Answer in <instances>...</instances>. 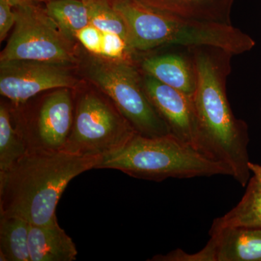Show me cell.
<instances>
[{
	"label": "cell",
	"instance_id": "cell-11",
	"mask_svg": "<svg viewBox=\"0 0 261 261\" xmlns=\"http://www.w3.org/2000/svg\"><path fill=\"white\" fill-rule=\"evenodd\" d=\"M142 75L146 93L167 123L171 135L196 149V121L192 98L151 75Z\"/></svg>",
	"mask_w": 261,
	"mask_h": 261
},
{
	"label": "cell",
	"instance_id": "cell-15",
	"mask_svg": "<svg viewBox=\"0 0 261 261\" xmlns=\"http://www.w3.org/2000/svg\"><path fill=\"white\" fill-rule=\"evenodd\" d=\"M246 187V192L238 205L214 220L209 234L225 228L261 229V181L253 176Z\"/></svg>",
	"mask_w": 261,
	"mask_h": 261
},
{
	"label": "cell",
	"instance_id": "cell-2",
	"mask_svg": "<svg viewBox=\"0 0 261 261\" xmlns=\"http://www.w3.org/2000/svg\"><path fill=\"white\" fill-rule=\"evenodd\" d=\"M102 159L64 149L28 151L0 172V216H17L32 225L54 222L57 205L70 181L96 169Z\"/></svg>",
	"mask_w": 261,
	"mask_h": 261
},
{
	"label": "cell",
	"instance_id": "cell-8",
	"mask_svg": "<svg viewBox=\"0 0 261 261\" xmlns=\"http://www.w3.org/2000/svg\"><path fill=\"white\" fill-rule=\"evenodd\" d=\"M10 108L15 128L28 151H59L69 137L74 102L69 88L57 89L34 108L23 104Z\"/></svg>",
	"mask_w": 261,
	"mask_h": 261
},
{
	"label": "cell",
	"instance_id": "cell-23",
	"mask_svg": "<svg viewBox=\"0 0 261 261\" xmlns=\"http://www.w3.org/2000/svg\"><path fill=\"white\" fill-rule=\"evenodd\" d=\"M249 167H250V171L253 173L254 176L261 181V166L250 162Z\"/></svg>",
	"mask_w": 261,
	"mask_h": 261
},
{
	"label": "cell",
	"instance_id": "cell-7",
	"mask_svg": "<svg viewBox=\"0 0 261 261\" xmlns=\"http://www.w3.org/2000/svg\"><path fill=\"white\" fill-rule=\"evenodd\" d=\"M39 3L13 8L14 30L0 61L31 60L73 65L79 61L75 42L65 35Z\"/></svg>",
	"mask_w": 261,
	"mask_h": 261
},
{
	"label": "cell",
	"instance_id": "cell-16",
	"mask_svg": "<svg viewBox=\"0 0 261 261\" xmlns=\"http://www.w3.org/2000/svg\"><path fill=\"white\" fill-rule=\"evenodd\" d=\"M30 226V223L22 218L0 216V260L31 261Z\"/></svg>",
	"mask_w": 261,
	"mask_h": 261
},
{
	"label": "cell",
	"instance_id": "cell-19",
	"mask_svg": "<svg viewBox=\"0 0 261 261\" xmlns=\"http://www.w3.org/2000/svg\"><path fill=\"white\" fill-rule=\"evenodd\" d=\"M85 1L88 7L91 25L103 32L120 36L128 45V32L126 22L113 7L111 0Z\"/></svg>",
	"mask_w": 261,
	"mask_h": 261
},
{
	"label": "cell",
	"instance_id": "cell-4",
	"mask_svg": "<svg viewBox=\"0 0 261 261\" xmlns=\"http://www.w3.org/2000/svg\"><path fill=\"white\" fill-rule=\"evenodd\" d=\"M96 169L118 170L140 179L230 176L223 165L207 159L173 135L148 137L135 134L123 148L103 158Z\"/></svg>",
	"mask_w": 261,
	"mask_h": 261
},
{
	"label": "cell",
	"instance_id": "cell-17",
	"mask_svg": "<svg viewBox=\"0 0 261 261\" xmlns=\"http://www.w3.org/2000/svg\"><path fill=\"white\" fill-rule=\"evenodd\" d=\"M44 3L48 14L72 41L76 42L77 33L90 24L85 0H49Z\"/></svg>",
	"mask_w": 261,
	"mask_h": 261
},
{
	"label": "cell",
	"instance_id": "cell-1",
	"mask_svg": "<svg viewBox=\"0 0 261 261\" xmlns=\"http://www.w3.org/2000/svg\"><path fill=\"white\" fill-rule=\"evenodd\" d=\"M197 73L192 98L196 121L195 148L223 165L242 187L250 177L248 126L232 112L226 81L233 55L212 46L192 47Z\"/></svg>",
	"mask_w": 261,
	"mask_h": 261
},
{
	"label": "cell",
	"instance_id": "cell-18",
	"mask_svg": "<svg viewBox=\"0 0 261 261\" xmlns=\"http://www.w3.org/2000/svg\"><path fill=\"white\" fill-rule=\"evenodd\" d=\"M28 152L15 128L9 106L0 105V172L6 171Z\"/></svg>",
	"mask_w": 261,
	"mask_h": 261
},
{
	"label": "cell",
	"instance_id": "cell-3",
	"mask_svg": "<svg viewBox=\"0 0 261 261\" xmlns=\"http://www.w3.org/2000/svg\"><path fill=\"white\" fill-rule=\"evenodd\" d=\"M124 19L128 46L134 53L163 46H212L233 56L251 50L255 42L232 24L210 23L178 18L149 8L137 0H112Z\"/></svg>",
	"mask_w": 261,
	"mask_h": 261
},
{
	"label": "cell",
	"instance_id": "cell-24",
	"mask_svg": "<svg viewBox=\"0 0 261 261\" xmlns=\"http://www.w3.org/2000/svg\"><path fill=\"white\" fill-rule=\"evenodd\" d=\"M39 2H42V3H46V2L49 1V0H38Z\"/></svg>",
	"mask_w": 261,
	"mask_h": 261
},
{
	"label": "cell",
	"instance_id": "cell-21",
	"mask_svg": "<svg viewBox=\"0 0 261 261\" xmlns=\"http://www.w3.org/2000/svg\"><path fill=\"white\" fill-rule=\"evenodd\" d=\"M16 16L13 7L6 0H0V41L3 42L15 25Z\"/></svg>",
	"mask_w": 261,
	"mask_h": 261
},
{
	"label": "cell",
	"instance_id": "cell-5",
	"mask_svg": "<svg viewBox=\"0 0 261 261\" xmlns=\"http://www.w3.org/2000/svg\"><path fill=\"white\" fill-rule=\"evenodd\" d=\"M85 70L89 80L111 99L136 133L148 137L171 135L146 93L143 75L135 62L92 54Z\"/></svg>",
	"mask_w": 261,
	"mask_h": 261
},
{
	"label": "cell",
	"instance_id": "cell-20",
	"mask_svg": "<svg viewBox=\"0 0 261 261\" xmlns=\"http://www.w3.org/2000/svg\"><path fill=\"white\" fill-rule=\"evenodd\" d=\"M75 38L90 54L102 56L104 32L102 31L89 24L77 33Z\"/></svg>",
	"mask_w": 261,
	"mask_h": 261
},
{
	"label": "cell",
	"instance_id": "cell-13",
	"mask_svg": "<svg viewBox=\"0 0 261 261\" xmlns=\"http://www.w3.org/2000/svg\"><path fill=\"white\" fill-rule=\"evenodd\" d=\"M154 10L178 18L231 25L233 0H137Z\"/></svg>",
	"mask_w": 261,
	"mask_h": 261
},
{
	"label": "cell",
	"instance_id": "cell-22",
	"mask_svg": "<svg viewBox=\"0 0 261 261\" xmlns=\"http://www.w3.org/2000/svg\"><path fill=\"white\" fill-rule=\"evenodd\" d=\"M6 1H8L13 8L23 6V5L34 4V3L39 2L38 0H6Z\"/></svg>",
	"mask_w": 261,
	"mask_h": 261
},
{
	"label": "cell",
	"instance_id": "cell-9",
	"mask_svg": "<svg viewBox=\"0 0 261 261\" xmlns=\"http://www.w3.org/2000/svg\"><path fill=\"white\" fill-rule=\"evenodd\" d=\"M71 65L31 60L0 61V93L19 105L44 91L73 89L78 80Z\"/></svg>",
	"mask_w": 261,
	"mask_h": 261
},
{
	"label": "cell",
	"instance_id": "cell-12",
	"mask_svg": "<svg viewBox=\"0 0 261 261\" xmlns=\"http://www.w3.org/2000/svg\"><path fill=\"white\" fill-rule=\"evenodd\" d=\"M206 246L184 261H261V229L225 228L210 233Z\"/></svg>",
	"mask_w": 261,
	"mask_h": 261
},
{
	"label": "cell",
	"instance_id": "cell-6",
	"mask_svg": "<svg viewBox=\"0 0 261 261\" xmlns=\"http://www.w3.org/2000/svg\"><path fill=\"white\" fill-rule=\"evenodd\" d=\"M73 125L64 150L107 157L118 152L136 133L108 96L93 90L78 94Z\"/></svg>",
	"mask_w": 261,
	"mask_h": 261
},
{
	"label": "cell",
	"instance_id": "cell-10",
	"mask_svg": "<svg viewBox=\"0 0 261 261\" xmlns=\"http://www.w3.org/2000/svg\"><path fill=\"white\" fill-rule=\"evenodd\" d=\"M134 62L144 74L193 97L197 73L192 48L163 46L152 50L136 53Z\"/></svg>",
	"mask_w": 261,
	"mask_h": 261
},
{
	"label": "cell",
	"instance_id": "cell-14",
	"mask_svg": "<svg viewBox=\"0 0 261 261\" xmlns=\"http://www.w3.org/2000/svg\"><path fill=\"white\" fill-rule=\"evenodd\" d=\"M29 249L31 261H73L78 255L73 240L58 220L49 224H31Z\"/></svg>",
	"mask_w": 261,
	"mask_h": 261
}]
</instances>
